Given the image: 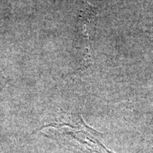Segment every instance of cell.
Listing matches in <instances>:
<instances>
[]
</instances>
